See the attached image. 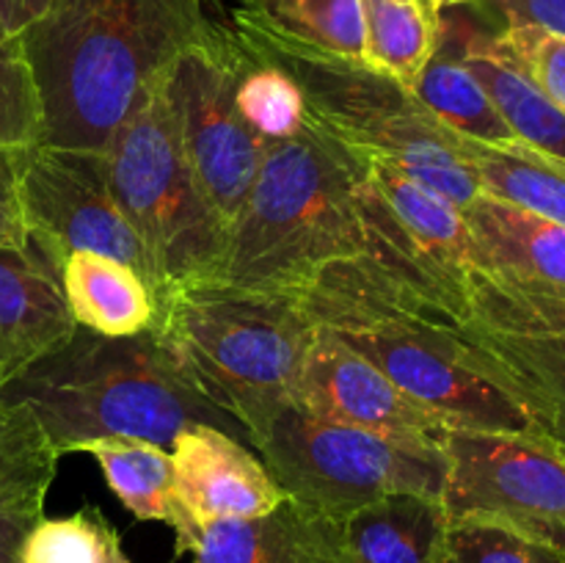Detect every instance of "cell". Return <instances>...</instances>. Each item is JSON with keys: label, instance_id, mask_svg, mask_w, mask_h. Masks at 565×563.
<instances>
[{"label": "cell", "instance_id": "277c9868", "mask_svg": "<svg viewBox=\"0 0 565 563\" xmlns=\"http://www.w3.org/2000/svg\"><path fill=\"white\" fill-rule=\"evenodd\" d=\"M362 155L307 121L301 136L268 144L241 213L230 224L215 279L298 296L326 265L367 252L356 185Z\"/></svg>", "mask_w": 565, "mask_h": 563}, {"label": "cell", "instance_id": "9c48e42d", "mask_svg": "<svg viewBox=\"0 0 565 563\" xmlns=\"http://www.w3.org/2000/svg\"><path fill=\"white\" fill-rule=\"evenodd\" d=\"M456 320L478 373L565 456V293L472 268Z\"/></svg>", "mask_w": 565, "mask_h": 563}, {"label": "cell", "instance_id": "4dcf8cb0", "mask_svg": "<svg viewBox=\"0 0 565 563\" xmlns=\"http://www.w3.org/2000/svg\"><path fill=\"white\" fill-rule=\"evenodd\" d=\"M497 42L565 114V39L541 28L508 25L497 31Z\"/></svg>", "mask_w": 565, "mask_h": 563}, {"label": "cell", "instance_id": "1f68e13d", "mask_svg": "<svg viewBox=\"0 0 565 563\" xmlns=\"http://www.w3.org/2000/svg\"><path fill=\"white\" fill-rule=\"evenodd\" d=\"M489 3L505 25H530L565 39V0H480Z\"/></svg>", "mask_w": 565, "mask_h": 563}, {"label": "cell", "instance_id": "f546056e", "mask_svg": "<svg viewBox=\"0 0 565 563\" xmlns=\"http://www.w3.org/2000/svg\"><path fill=\"white\" fill-rule=\"evenodd\" d=\"M445 563H565L563 552L483 522H450Z\"/></svg>", "mask_w": 565, "mask_h": 563}, {"label": "cell", "instance_id": "d6986e66", "mask_svg": "<svg viewBox=\"0 0 565 563\" xmlns=\"http://www.w3.org/2000/svg\"><path fill=\"white\" fill-rule=\"evenodd\" d=\"M72 320L103 337H132L158 320V301L136 268L97 252H72L61 265Z\"/></svg>", "mask_w": 565, "mask_h": 563}, {"label": "cell", "instance_id": "7a4b0ae2", "mask_svg": "<svg viewBox=\"0 0 565 563\" xmlns=\"http://www.w3.org/2000/svg\"><path fill=\"white\" fill-rule=\"evenodd\" d=\"M296 298L318 329L452 425L539 436L524 408L478 373L456 309L397 279L370 254L326 265Z\"/></svg>", "mask_w": 565, "mask_h": 563}, {"label": "cell", "instance_id": "484cf974", "mask_svg": "<svg viewBox=\"0 0 565 563\" xmlns=\"http://www.w3.org/2000/svg\"><path fill=\"white\" fill-rule=\"evenodd\" d=\"M58 458L31 412L0 397V511L44 508Z\"/></svg>", "mask_w": 565, "mask_h": 563}, {"label": "cell", "instance_id": "e0dca14e", "mask_svg": "<svg viewBox=\"0 0 565 563\" xmlns=\"http://www.w3.org/2000/svg\"><path fill=\"white\" fill-rule=\"evenodd\" d=\"M441 42L478 77L483 92L524 147L565 163V114L500 47L497 33L445 22Z\"/></svg>", "mask_w": 565, "mask_h": 563}, {"label": "cell", "instance_id": "f1b7e54d", "mask_svg": "<svg viewBox=\"0 0 565 563\" xmlns=\"http://www.w3.org/2000/svg\"><path fill=\"white\" fill-rule=\"evenodd\" d=\"M44 110L20 36H0V155L42 144Z\"/></svg>", "mask_w": 565, "mask_h": 563}, {"label": "cell", "instance_id": "cb8c5ba5", "mask_svg": "<svg viewBox=\"0 0 565 563\" xmlns=\"http://www.w3.org/2000/svg\"><path fill=\"white\" fill-rule=\"evenodd\" d=\"M419 103L447 132L486 147H524L516 132L508 127L500 110L483 92L478 77L461 64L456 53L439 44L430 64L425 66L419 81L412 88Z\"/></svg>", "mask_w": 565, "mask_h": 563}, {"label": "cell", "instance_id": "8992f818", "mask_svg": "<svg viewBox=\"0 0 565 563\" xmlns=\"http://www.w3.org/2000/svg\"><path fill=\"white\" fill-rule=\"evenodd\" d=\"M232 33L252 55L290 72L303 92L307 116L318 130L359 155L392 160L403 174L467 210L483 193L478 177L456 152V136L425 110L412 88L370 70L331 59L274 36L241 9Z\"/></svg>", "mask_w": 565, "mask_h": 563}, {"label": "cell", "instance_id": "603a6c76", "mask_svg": "<svg viewBox=\"0 0 565 563\" xmlns=\"http://www.w3.org/2000/svg\"><path fill=\"white\" fill-rule=\"evenodd\" d=\"M456 152L483 193L565 226V163L527 147H486L458 136Z\"/></svg>", "mask_w": 565, "mask_h": 563}, {"label": "cell", "instance_id": "74e56055", "mask_svg": "<svg viewBox=\"0 0 565 563\" xmlns=\"http://www.w3.org/2000/svg\"><path fill=\"white\" fill-rule=\"evenodd\" d=\"M563 561H565V552H563Z\"/></svg>", "mask_w": 565, "mask_h": 563}, {"label": "cell", "instance_id": "2e32d148", "mask_svg": "<svg viewBox=\"0 0 565 563\" xmlns=\"http://www.w3.org/2000/svg\"><path fill=\"white\" fill-rule=\"evenodd\" d=\"M191 555L193 563H353L342 522L290 500L259 519L210 524Z\"/></svg>", "mask_w": 565, "mask_h": 563}, {"label": "cell", "instance_id": "7402d4cb", "mask_svg": "<svg viewBox=\"0 0 565 563\" xmlns=\"http://www.w3.org/2000/svg\"><path fill=\"white\" fill-rule=\"evenodd\" d=\"M77 453L94 456L105 484L132 517L141 522H166L174 530L180 528L174 469L166 447L130 436H103L83 442Z\"/></svg>", "mask_w": 565, "mask_h": 563}, {"label": "cell", "instance_id": "30bf717a", "mask_svg": "<svg viewBox=\"0 0 565 563\" xmlns=\"http://www.w3.org/2000/svg\"><path fill=\"white\" fill-rule=\"evenodd\" d=\"M447 522H483L565 552V456L513 431L452 425L441 439Z\"/></svg>", "mask_w": 565, "mask_h": 563}, {"label": "cell", "instance_id": "4fadbf2b", "mask_svg": "<svg viewBox=\"0 0 565 563\" xmlns=\"http://www.w3.org/2000/svg\"><path fill=\"white\" fill-rule=\"evenodd\" d=\"M296 406L329 423L370 431L412 447L441 450L450 419L395 384L384 370L315 326Z\"/></svg>", "mask_w": 565, "mask_h": 563}, {"label": "cell", "instance_id": "4316f807", "mask_svg": "<svg viewBox=\"0 0 565 563\" xmlns=\"http://www.w3.org/2000/svg\"><path fill=\"white\" fill-rule=\"evenodd\" d=\"M235 103L243 121L265 144L290 141V138L301 136L309 121L307 103H303V92L296 77L274 61L252 55L246 47H243Z\"/></svg>", "mask_w": 565, "mask_h": 563}, {"label": "cell", "instance_id": "ffe728a7", "mask_svg": "<svg viewBox=\"0 0 565 563\" xmlns=\"http://www.w3.org/2000/svg\"><path fill=\"white\" fill-rule=\"evenodd\" d=\"M447 513L439 497L386 495L342 522L353 563H445Z\"/></svg>", "mask_w": 565, "mask_h": 563}, {"label": "cell", "instance_id": "ac0fdd59", "mask_svg": "<svg viewBox=\"0 0 565 563\" xmlns=\"http://www.w3.org/2000/svg\"><path fill=\"white\" fill-rule=\"evenodd\" d=\"M475 268L565 293V226L480 193L467 210Z\"/></svg>", "mask_w": 565, "mask_h": 563}, {"label": "cell", "instance_id": "8d00e7d4", "mask_svg": "<svg viewBox=\"0 0 565 563\" xmlns=\"http://www.w3.org/2000/svg\"><path fill=\"white\" fill-rule=\"evenodd\" d=\"M110 563H130V557H127L125 552L119 550V552H116V557H114V561H110Z\"/></svg>", "mask_w": 565, "mask_h": 563}, {"label": "cell", "instance_id": "9a60e30c", "mask_svg": "<svg viewBox=\"0 0 565 563\" xmlns=\"http://www.w3.org/2000/svg\"><path fill=\"white\" fill-rule=\"evenodd\" d=\"M61 270L28 237L0 248V392L75 334Z\"/></svg>", "mask_w": 565, "mask_h": 563}, {"label": "cell", "instance_id": "e575fe53", "mask_svg": "<svg viewBox=\"0 0 565 563\" xmlns=\"http://www.w3.org/2000/svg\"><path fill=\"white\" fill-rule=\"evenodd\" d=\"M47 9L50 0H0V36H20Z\"/></svg>", "mask_w": 565, "mask_h": 563}, {"label": "cell", "instance_id": "8fae6325", "mask_svg": "<svg viewBox=\"0 0 565 563\" xmlns=\"http://www.w3.org/2000/svg\"><path fill=\"white\" fill-rule=\"evenodd\" d=\"M241 66L235 33L213 25L177 59L163 83L188 163L226 226L241 213L268 149L237 110Z\"/></svg>", "mask_w": 565, "mask_h": 563}, {"label": "cell", "instance_id": "83f0119b", "mask_svg": "<svg viewBox=\"0 0 565 563\" xmlns=\"http://www.w3.org/2000/svg\"><path fill=\"white\" fill-rule=\"evenodd\" d=\"M119 550V533L99 508L86 506L70 517H39L22 541L20 563H110Z\"/></svg>", "mask_w": 565, "mask_h": 563}, {"label": "cell", "instance_id": "5b68a950", "mask_svg": "<svg viewBox=\"0 0 565 563\" xmlns=\"http://www.w3.org/2000/svg\"><path fill=\"white\" fill-rule=\"evenodd\" d=\"M152 331L182 379L248 436L296 403L315 323L296 296L188 282L158 298Z\"/></svg>", "mask_w": 565, "mask_h": 563}, {"label": "cell", "instance_id": "6da1fadb", "mask_svg": "<svg viewBox=\"0 0 565 563\" xmlns=\"http://www.w3.org/2000/svg\"><path fill=\"white\" fill-rule=\"evenodd\" d=\"M210 28L202 0H50L20 33L42 97V144L103 152Z\"/></svg>", "mask_w": 565, "mask_h": 563}, {"label": "cell", "instance_id": "d590c367", "mask_svg": "<svg viewBox=\"0 0 565 563\" xmlns=\"http://www.w3.org/2000/svg\"><path fill=\"white\" fill-rule=\"evenodd\" d=\"M430 3H434L439 11H447V9H458V6L480 3V0H430Z\"/></svg>", "mask_w": 565, "mask_h": 563}, {"label": "cell", "instance_id": "d4e9b609", "mask_svg": "<svg viewBox=\"0 0 565 563\" xmlns=\"http://www.w3.org/2000/svg\"><path fill=\"white\" fill-rule=\"evenodd\" d=\"M237 9L285 42L364 64L362 0H246Z\"/></svg>", "mask_w": 565, "mask_h": 563}, {"label": "cell", "instance_id": "5bb4252c", "mask_svg": "<svg viewBox=\"0 0 565 563\" xmlns=\"http://www.w3.org/2000/svg\"><path fill=\"white\" fill-rule=\"evenodd\" d=\"M171 469L180 508L177 552H191L210 524L259 519L287 500L263 458L215 425L180 431L171 442Z\"/></svg>", "mask_w": 565, "mask_h": 563}, {"label": "cell", "instance_id": "7c38bea8", "mask_svg": "<svg viewBox=\"0 0 565 563\" xmlns=\"http://www.w3.org/2000/svg\"><path fill=\"white\" fill-rule=\"evenodd\" d=\"M17 188L28 237L55 268L72 252H97L136 268L158 290L152 263L110 191L103 152L36 144L17 155Z\"/></svg>", "mask_w": 565, "mask_h": 563}, {"label": "cell", "instance_id": "d6a6232c", "mask_svg": "<svg viewBox=\"0 0 565 563\" xmlns=\"http://www.w3.org/2000/svg\"><path fill=\"white\" fill-rule=\"evenodd\" d=\"M17 155L20 152L0 155V248H17L28 243L20 188H17Z\"/></svg>", "mask_w": 565, "mask_h": 563}, {"label": "cell", "instance_id": "836d02e7", "mask_svg": "<svg viewBox=\"0 0 565 563\" xmlns=\"http://www.w3.org/2000/svg\"><path fill=\"white\" fill-rule=\"evenodd\" d=\"M42 517V508H9L0 511V563H20L22 541L33 522Z\"/></svg>", "mask_w": 565, "mask_h": 563}, {"label": "cell", "instance_id": "44dd1931", "mask_svg": "<svg viewBox=\"0 0 565 563\" xmlns=\"http://www.w3.org/2000/svg\"><path fill=\"white\" fill-rule=\"evenodd\" d=\"M364 64L414 88L436 55L445 17L430 0H362Z\"/></svg>", "mask_w": 565, "mask_h": 563}, {"label": "cell", "instance_id": "52a82bcc", "mask_svg": "<svg viewBox=\"0 0 565 563\" xmlns=\"http://www.w3.org/2000/svg\"><path fill=\"white\" fill-rule=\"evenodd\" d=\"M163 83L103 149L114 199L154 268V298L169 287L215 279L230 237L188 163Z\"/></svg>", "mask_w": 565, "mask_h": 563}, {"label": "cell", "instance_id": "ba28073f", "mask_svg": "<svg viewBox=\"0 0 565 563\" xmlns=\"http://www.w3.org/2000/svg\"><path fill=\"white\" fill-rule=\"evenodd\" d=\"M248 442L287 500L334 522L386 495L441 500L445 489L441 450L329 423L296 403L276 408Z\"/></svg>", "mask_w": 565, "mask_h": 563}, {"label": "cell", "instance_id": "3957f363", "mask_svg": "<svg viewBox=\"0 0 565 563\" xmlns=\"http://www.w3.org/2000/svg\"><path fill=\"white\" fill-rule=\"evenodd\" d=\"M0 397L28 408L58 456L103 436L171 447L191 425L243 434L235 417L182 379L152 329L103 337L77 326L64 346L17 375Z\"/></svg>", "mask_w": 565, "mask_h": 563}]
</instances>
